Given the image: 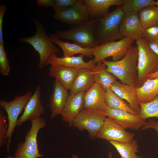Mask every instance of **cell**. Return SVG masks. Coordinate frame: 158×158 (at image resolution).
<instances>
[{"label":"cell","instance_id":"1","mask_svg":"<svg viewBox=\"0 0 158 158\" xmlns=\"http://www.w3.org/2000/svg\"><path fill=\"white\" fill-rule=\"evenodd\" d=\"M138 50L131 45L125 56L121 59L111 61L105 59L102 62L107 66V71L123 84L137 86Z\"/></svg>","mask_w":158,"mask_h":158},{"label":"cell","instance_id":"2","mask_svg":"<svg viewBox=\"0 0 158 158\" xmlns=\"http://www.w3.org/2000/svg\"><path fill=\"white\" fill-rule=\"evenodd\" d=\"M99 20H90L73 25L67 30L58 31L53 34L59 39L71 40L82 47L94 48L99 45L95 35L96 26Z\"/></svg>","mask_w":158,"mask_h":158},{"label":"cell","instance_id":"3","mask_svg":"<svg viewBox=\"0 0 158 158\" xmlns=\"http://www.w3.org/2000/svg\"><path fill=\"white\" fill-rule=\"evenodd\" d=\"M124 14L122 6H118L99 20L95 35L99 45L124 38L120 33L119 26Z\"/></svg>","mask_w":158,"mask_h":158},{"label":"cell","instance_id":"4","mask_svg":"<svg viewBox=\"0 0 158 158\" xmlns=\"http://www.w3.org/2000/svg\"><path fill=\"white\" fill-rule=\"evenodd\" d=\"M31 18L36 26L35 34L31 37L20 38L18 40L20 42H27L30 44L38 52L40 56L38 68L42 69L46 65V61L49 56L52 53L58 52L59 50L53 43L40 21Z\"/></svg>","mask_w":158,"mask_h":158},{"label":"cell","instance_id":"5","mask_svg":"<svg viewBox=\"0 0 158 158\" xmlns=\"http://www.w3.org/2000/svg\"><path fill=\"white\" fill-rule=\"evenodd\" d=\"M136 42L138 50L137 87L142 85L148 75L158 71V56L150 48L143 37Z\"/></svg>","mask_w":158,"mask_h":158},{"label":"cell","instance_id":"6","mask_svg":"<svg viewBox=\"0 0 158 158\" xmlns=\"http://www.w3.org/2000/svg\"><path fill=\"white\" fill-rule=\"evenodd\" d=\"M31 121V126L25 135L24 142L19 143L16 150L15 158H38L43 156L39 153L37 137L39 130L46 126L47 121L40 117Z\"/></svg>","mask_w":158,"mask_h":158},{"label":"cell","instance_id":"7","mask_svg":"<svg viewBox=\"0 0 158 158\" xmlns=\"http://www.w3.org/2000/svg\"><path fill=\"white\" fill-rule=\"evenodd\" d=\"M32 95V92L29 91L23 95L16 96L14 99L10 101L5 99L0 100V107L5 110L8 115V128L4 145L6 143L8 153L10 152L12 136L17 126L18 118Z\"/></svg>","mask_w":158,"mask_h":158},{"label":"cell","instance_id":"8","mask_svg":"<svg viewBox=\"0 0 158 158\" xmlns=\"http://www.w3.org/2000/svg\"><path fill=\"white\" fill-rule=\"evenodd\" d=\"M133 41L130 38L125 37L117 41H111L99 45L94 48L93 60L96 64L110 56L112 57L114 61L120 60L125 56Z\"/></svg>","mask_w":158,"mask_h":158},{"label":"cell","instance_id":"9","mask_svg":"<svg viewBox=\"0 0 158 158\" xmlns=\"http://www.w3.org/2000/svg\"><path fill=\"white\" fill-rule=\"evenodd\" d=\"M107 116L104 112L83 108L75 119L73 125L79 130H86L90 137L96 138Z\"/></svg>","mask_w":158,"mask_h":158},{"label":"cell","instance_id":"10","mask_svg":"<svg viewBox=\"0 0 158 158\" xmlns=\"http://www.w3.org/2000/svg\"><path fill=\"white\" fill-rule=\"evenodd\" d=\"M135 133L126 131L112 118L106 117L104 123L97 132L96 138L109 141L128 143L133 139Z\"/></svg>","mask_w":158,"mask_h":158},{"label":"cell","instance_id":"11","mask_svg":"<svg viewBox=\"0 0 158 158\" xmlns=\"http://www.w3.org/2000/svg\"><path fill=\"white\" fill-rule=\"evenodd\" d=\"M54 18L67 24L75 25L89 20V14L83 0H77L74 4L60 12L55 13Z\"/></svg>","mask_w":158,"mask_h":158},{"label":"cell","instance_id":"12","mask_svg":"<svg viewBox=\"0 0 158 158\" xmlns=\"http://www.w3.org/2000/svg\"><path fill=\"white\" fill-rule=\"evenodd\" d=\"M104 112L107 116L114 120L125 130L130 128L139 130L146 122L139 115L122 109L107 107Z\"/></svg>","mask_w":158,"mask_h":158},{"label":"cell","instance_id":"13","mask_svg":"<svg viewBox=\"0 0 158 158\" xmlns=\"http://www.w3.org/2000/svg\"><path fill=\"white\" fill-rule=\"evenodd\" d=\"M143 28L138 13H125L119 26V30L123 37L131 38L134 41L143 37Z\"/></svg>","mask_w":158,"mask_h":158},{"label":"cell","instance_id":"14","mask_svg":"<svg viewBox=\"0 0 158 158\" xmlns=\"http://www.w3.org/2000/svg\"><path fill=\"white\" fill-rule=\"evenodd\" d=\"M41 90L40 86L38 85L25 106L23 114L18 119L17 126H20L27 121L39 118L45 113L41 101Z\"/></svg>","mask_w":158,"mask_h":158},{"label":"cell","instance_id":"15","mask_svg":"<svg viewBox=\"0 0 158 158\" xmlns=\"http://www.w3.org/2000/svg\"><path fill=\"white\" fill-rule=\"evenodd\" d=\"M85 91H82L73 95H69L66 103L60 115L63 121L71 126L73 121L84 108V96Z\"/></svg>","mask_w":158,"mask_h":158},{"label":"cell","instance_id":"16","mask_svg":"<svg viewBox=\"0 0 158 158\" xmlns=\"http://www.w3.org/2000/svg\"><path fill=\"white\" fill-rule=\"evenodd\" d=\"M105 93L106 90L101 85L95 83L85 92L84 108L104 112L107 107L105 101Z\"/></svg>","mask_w":158,"mask_h":158},{"label":"cell","instance_id":"17","mask_svg":"<svg viewBox=\"0 0 158 158\" xmlns=\"http://www.w3.org/2000/svg\"><path fill=\"white\" fill-rule=\"evenodd\" d=\"M84 56L80 54L78 56H73L69 57H57L56 53L51 54L48 58L46 65H62L70 68H75L79 69L85 68L93 70L96 64L93 60L88 62L84 60Z\"/></svg>","mask_w":158,"mask_h":158},{"label":"cell","instance_id":"18","mask_svg":"<svg viewBox=\"0 0 158 158\" xmlns=\"http://www.w3.org/2000/svg\"><path fill=\"white\" fill-rule=\"evenodd\" d=\"M89 14V20H100L108 13L113 5L122 6L123 0H83Z\"/></svg>","mask_w":158,"mask_h":158},{"label":"cell","instance_id":"19","mask_svg":"<svg viewBox=\"0 0 158 158\" xmlns=\"http://www.w3.org/2000/svg\"><path fill=\"white\" fill-rule=\"evenodd\" d=\"M53 86V91L50 97L49 104L52 118L60 114L69 95L68 90L58 80H55Z\"/></svg>","mask_w":158,"mask_h":158},{"label":"cell","instance_id":"20","mask_svg":"<svg viewBox=\"0 0 158 158\" xmlns=\"http://www.w3.org/2000/svg\"><path fill=\"white\" fill-rule=\"evenodd\" d=\"M110 89L122 99L126 100L131 109L139 114L140 107L137 101L135 87L116 80L111 84Z\"/></svg>","mask_w":158,"mask_h":158},{"label":"cell","instance_id":"21","mask_svg":"<svg viewBox=\"0 0 158 158\" xmlns=\"http://www.w3.org/2000/svg\"><path fill=\"white\" fill-rule=\"evenodd\" d=\"M79 69L62 65H51L49 75L59 81L67 90H70Z\"/></svg>","mask_w":158,"mask_h":158},{"label":"cell","instance_id":"22","mask_svg":"<svg viewBox=\"0 0 158 158\" xmlns=\"http://www.w3.org/2000/svg\"><path fill=\"white\" fill-rule=\"evenodd\" d=\"M95 83L93 70L85 68H80L70 90L69 95H73L82 91H86Z\"/></svg>","mask_w":158,"mask_h":158},{"label":"cell","instance_id":"23","mask_svg":"<svg viewBox=\"0 0 158 158\" xmlns=\"http://www.w3.org/2000/svg\"><path fill=\"white\" fill-rule=\"evenodd\" d=\"M50 37L52 42L58 45L62 49L63 52V57H72L77 54L89 58H92L93 56V48L83 47L74 43L63 42L53 34H51Z\"/></svg>","mask_w":158,"mask_h":158},{"label":"cell","instance_id":"24","mask_svg":"<svg viewBox=\"0 0 158 158\" xmlns=\"http://www.w3.org/2000/svg\"><path fill=\"white\" fill-rule=\"evenodd\" d=\"M136 91L138 104L152 101L158 95V77L147 79L142 86L136 87Z\"/></svg>","mask_w":158,"mask_h":158},{"label":"cell","instance_id":"25","mask_svg":"<svg viewBox=\"0 0 158 158\" xmlns=\"http://www.w3.org/2000/svg\"><path fill=\"white\" fill-rule=\"evenodd\" d=\"M95 82L101 85L106 90L110 89L116 78L107 70L106 65L102 62L96 63L93 69Z\"/></svg>","mask_w":158,"mask_h":158},{"label":"cell","instance_id":"26","mask_svg":"<svg viewBox=\"0 0 158 158\" xmlns=\"http://www.w3.org/2000/svg\"><path fill=\"white\" fill-rule=\"evenodd\" d=\"M143 28H146L158 25V7H146L138 12Z\"/></svg>","mask_w":158,"mask_h":158},{"label":"cell","instance_id":"27","mask_svg":"<svg viewBox=\"0 0 158 158\" xmlns=\"http://www.w3.org/2000/svg\"><path fill=\"white\" fill-rule=\"evenodd\" d=\"M109 142L116 149L121 158H138L136 153L139 152L138 142L133 139L129 142L123 143L114 141Z\"/></svg>","mask_w":158,"mask_h":158},{"label":"cell","instance_id":"28","mask_svg":"<svg viewBox=\"0 0 158 158\" xmlns=\"http://www.w3.org/2000/svg\"><path fill=\"white\" fill-rule=\"evenodd\" d=\"M105 101L108 107L123 110L132 114L138 115L131 109L128 103L124 101L110 89L106 90Z\"/></svg>","mask_w":158,"mask_h":158},{"label":"cell","instance_id":"29","mask_svg":"<svg viewBox=\"0 0 158 158\" xmlns=\"http://www.w3.org/2000/svg\"><path fill=\"white\" fill-rule=\"evenodd\" d=\"M156 2L153 0H123L122 6L125 13H138L146 7L155 5Z\"/></svg>","mask_w":158,"mask_h":158},{"label":"cell","instance_id":"30","mask_svg":"<svg viewBox=\"0 0 158 158\" xmlns=\"http://www.w3.org/2000/svg\"><path fill=\"white\" fill-rule=\"evenodd\" d=\"M140 112L139 116L145 120L149 118H158V95L153 100L147 103H139Z\"/></svg>","mask_w":158,"mask_h":158},{"label":"cell","instance_id":"31","mask_svg":"<svg viewBox=\"0 0 158 158\" xmlns=\"http://www.w3.org/2000/svg\"><path fill=\"white\" fill-rule=\"evenodd\" d=\"M11 67L8 59L4 45L0 44V72L4 76H8Z\"/></svg>","mask_w":158,"mask_h":158},{"label":"cell","instance_id":"32","mask_svg":"<svg viewBox=\"0 0 158 158\" xmlns=\"http://www.w3.org/2000/svg\"><path fill=\"white\" fill-rule=\"evenodd\" d=\"M8 123L7 117L2 110L0 109V147L4 144L8 131Z\"/></svg>","mask_w":158,"mask_h":158},{"label":"cell","instance_id":"33","mask_svg":"<svg viewBox=\"0 0 158 158\" xmlns=\"http://www.w3.org/2000/svg\"><path fill=\"white\" fill-rule=\"evenodd\" d=\"M77 0H54L52 7L55 13L61 11L75 4Z\"/></svg>","mask_w":158,"mask_h":158},{"label":"cell","instance_id":"34","mask_svg":"<svg viewBox=\"0 0 158 158\" xmlns=\"http://www.w3.org/2000/svg\"><path fill=\"white\" fill-rule=\"evenodd\" d=\"M142 35L147 41L158 40V25L146 28H143Z\"/></svg>","mask_w":158,"mask_h":158},{"label":"cell","instance_id":"35","mask_svg":"<svg viewBox=\"0 0 158 158\" xmlns=\"http://www.w3.org/2000/svg\"><path fill=\"white\" fill-rule=\"evenodd\" d=\"M6 7L4 5H0V44L4 45L3 37L2 25L4 14L6 10Z\"/></svg>","mask_w":158,"mask_h":158},{"label":"cell","instance_id":"36","mask_svg":"<svg viewBox=\"0 0 158 158\" xmlns=\"http://www.w3.org/2000/svg\"><path fill=\"white\" fill-rule=\"evenodd\" d=\"M148 129H153L158 133V121L149 120L146 122L141 128L140 130L143 131Z\"/></svg>","mask_w":158,"mask_h":158},{"label":"cell","instance_id":"37","mask_svg":"<svg viewBox=\"0 0 158 158\" xmlns=\"http://www.w3.org/2000/svg\"><path fill=\"white\" fill-rule=\"evenodd\" d=\"M147 42L150 48L158 56V40Z\"/></svg>","mask_w":158,"mask_h":158},{"label":"cell","instance_id":"38","mask_svg":"<svg viewBox=\"0 0 158 158\" xmlns=\"http://www.w3.org/2000/svg\"><path fill=\"white\" fill-rule=\"evenodd\" d=\"M54 0H37V4L40 6L45 7H52Z\"/></svg>","mask_w":158,"mask_h":158},{"label":"cell","instance_id":"39","mask_svg":"<svg viewBox=\"0 0 158 158\" xmlns=\"http://www.w3.org/2000/svg\"><path fill=\"white\" fill-rule=\"evenodd\" d=\"M157 77H158V71L155 72L154 73L150 75H148L147 76V79H153Z\"/></svg>","mask_w":158,"mask_h":158},{"label":"cell","instance_id":"40","mask_svg":"<svg viewBox=\"0 0 158 158\" xmlns=\"http://www.w3.org/2000/svg\"><path fill=\"white\" fill-rule=\"evenodd\" d=\"M108 158H113L112 153L111 152H109V153Z\"/></svg>","mask_w":158,"mask_h":158},{"label":"cell","instance_id":"41","mask_svg":"<svg viewBox=\"0 0 158 158\" xmlns=\"http://www.w3.org/2000/svg\"><path fill=\"white\" fill-rule=\"evenodd\" d=\"M5 158H15L14 157H13L11 156H8L6 157Z\"/></svg>","mask_w":158,"mask_h":158},{"label":"cell","instance_id":"42","mask_svg":"<svg viewBox=\"0 0 158 158\" xmlns=\"http://www.w3.org/2000/svg\"><path fill=\"white\" fill-rule=\"evenodd\" d=\"M72 158H78V157L76 154H73L72 156Z\"/></svg>","mask_w":158,"mask_h":158},{"label":"cell","instance_id":"43","mask_svg":"<svg viewBox=\"0 0 158 158\" xmlns=\"http://www.w3.org/2000/svg\"><path fill=\"white\" fill-rule=\"evenodd\" d=\"M138 158H144L143 157H142L141 156H138ZM147 158H153L152 157H150Z\"/></svg>","mask_w":158,"mask_h":158},{"label":"cell","instance_id":"44","mask_svg":"<svg viewBox=\"0 0 158 158\" xmlns=\"http://www.w3.org/2000/svg\"><path fill=\"white\" fill-rule=\"evenodd\" d=\"M155 5L158 7V1H156Z\"/></svg>","mask_w":158,"mask_h":158}]
</instances>
